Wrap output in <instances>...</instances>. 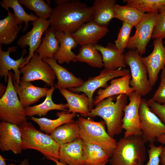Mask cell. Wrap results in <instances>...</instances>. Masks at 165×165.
I'll return each mask as SVG.
<instances>
[{"label": "cell", "mask_w": 165, "mask_h": 165, "mask_svg": "<svg viewBox=\"0 0 165 165\" xmlns=\"http://www.w3.org/2000/svg\"><path fill=\"white\" fill-rule=\"evenodd\" d=\"M56 5L48 19L56 31L73 33L85 24L93 20L91 7L78 0H55Z\"/></svg>", "instance_id": "1"}, {"label": "cell", "mask_w": 165, "mask_h": 165, "mask_svg": "<svg viewBox=\"0 0 165 165\" xmlns=\"http://www.w3.org/2000/svg\"><path fill=\"white\" fill-rule=\"evenodd\" d=\"M128 97L125 94L117 95L114 102V96L107 98L98 103L95 107L90 110L86 117L102 118L107 127V132L112 137L120 134L124 116L123 110L127 105Z\"/></svg>", "instance_id": "2"}, {"label": "cell", "mask_w": 165, "mask_h": 165, "mask_svg": "<svg viewBox=\"0 0 165 165\" xmlns=\"http://www.w3.org/2000/svg\"><path fill=\"white\" fill-rule=\"evenodd\" d=\"M145 143L140 135L120 138L109 159L110 165H144L146 158Z\"/></svg>", "instance_id": "3"}, {"label": "cell", "mask_w": 165, "mask_h": 165, "mask_svg": "<svg viewBox=\"0 0 165 165\" xmlns=\"http://www.w3.org/2000/svg\"><path fill=\"white\" fill-rule=\"evenodd\" d=\"M19 127L22 133L23 149L36 150L48 160H59L60 146L50 135L37 130L30 122H27Z\"/></svg>", "instance_id": "4"}, {"label": "cell", "mask_w": 165, "mask_h": 165, "mask_svg": "<svg viewBox=\"0 0 165 165\" xmlns=\"http://www.w3.org/2000/svg\"><path fill=\"white\" fill-rule=\"evenodd\" d=\"M80 137L84 142L97 145L102 148L110 157L117 141L106 131L103 120L96 122L90 118L79 117Z\"/></svg>", "instance_id": "5"}, {"label": "cell", "mask_w": 165, "mask_h": 165, "mask_svg": "<svg viewBox=\"0 0 165 165\" xmlns=\"http://www.w3.org/2000/svg\"><path fill=\"white\" fill-rule=\"evenodd\" d=\"M13 75L9 71L6 90L0 99V118L2 120L20 126L27 122V116L15 90Z\"/></svg>", "instance_id": "6"}, {"label": "cell", "mask_w": 165, "mask_h": 165, "mask_svg": "<svg viewBox=\"0 0 165 165\" xmlns=\"http://www.w3.org/2000/svg\"><path fill=\"white\" fill-rule=\"evenodd\" d=\"M141 57L136 50H129L124 54L125 63L130 68V85L134 91L144 96L152 90V86L149 81L147 69L141 61Z\"/></svg>", "instance_id": "7"}, {"label": "cell", "mask_w": 165, "mask_h": 165, "mask_svg": "<svg viewBox=\"0 0 165 165\" xmlns=\"http://www.w3.org/2000/svg\"><path fill=\"white\" fill-rule=\"evenodd\" d=\"M20 82L41 80L48 86H53L56 76L51 67L35 53L28 63L20 68Z\"/></svg>", "instance_id": "8"}, {"label": "cell", "mask_w": 165, "mask_h": 165, "mask_svg": "<svg viewBox=\"0 0 165 165\" xmlns=\"http://www.w3.org/2000/svg\"><path fill=\"white\" fill-rule=\"evenodd\" d=\"M139 115L141 136L146 143H154L158 137L165 134V125L151 110L145 99H141Z\"/></svg>", "instance_id": "9"}, {"label": "cell", "mask_w": 165, "mask_h": 165, "mask_svg": "<svg viewBox=\"0 0 165 165\" xmlns=\"http://www.w3.org/2000/svg\"><path fill=\"white\" fill-rule=\"evenodd\" d=\"M130 70L126 68L113 70L104 69L97 76L89 78L81 86L68 89L73 93L82 92L85 94L88 98L89 108L90 110L93 108L94 105L93 95L97 89L100 87L105 88L108 86L107 82L110 80L130 74Z\"/></svg>", "instance_id": "10"}, {"label": "cell", "mask_w": 165, "mask_h": 165, "mask_svg": "<svg viewBox=\"0 0 165 165\" xmlns=\"http://www.w3.org/2000/svg\"><path fill=\"white\" fill-rule=\"evenodd\" d=\"M158 16V12L145 13L135 27V33L130 37L127 46V49L136 50L141 55L145 53L147 44L152 38Z\"/></svg>", "instance_id": "11"}, {"label": "cell", "mask_w": 165, "mask_h": 165, "mask_svg": "<svg viewBox=\"0 0 165 165\" xmlns=\"http://www.w3.org/2000/svg\"><path fill=\"white\" fill-rule=\"evenodd\" d=\"M142 96L134 91L128 97L129 102L123 110L122 128L125 130L124 137L141 136L139 108Z\"/></svg>", "instance_id": "12"}, {"label": "cell", "mask_w": 165, "mask_h": 165, "mask_svg": "<svg viewBox=\"0 0 165 165\" xmlns=\"http://www.w3.org/2000/svg\"><path fill=\"white\" fill-rule=\"evenodd\" d=\"M31 24V29L24 35L20 36L17 41V44L22 49H25L27 46L29 47L27 59L20 68L28 63L40 46L42 35L50 25L48 20L41 18H39L36 21L32 22Z\"/></svg>", "instance_id": "13"}, {"label": "cell", "mask_w": 165, "mask_h": 165, "mask_svg": "<svg viewBox=\"0 0 165 165\" xmlns=\"http://www.w3.org/2000/svg\"><path fill=\"white\" fill-rule=\"evenodd\" d=\"M162 39L160 38L154 39L152 52L146 57H141V61L147 68L148 79L152 86L157 80L160 72L165 68V47Z\"/></svg>", "instance_id": "14"}, {"label": "cell", "mask_w": 165, "mask_h": 165, "mask_svg": "<svg viewBox=\"0 0 165 165\" xmlns=\"http://www.w3.org/2000/svg\"><path fill=\"white\" fill-rule=\"evenodd\" d=\"M22 133L18 125L2 120L0 123V149L20 154L23 150Z\"/></svg>", "instance_id": "15"}, {"label": "cell", "mask_w": 165, "mask_h": 165, "mask_svg": "<svg viewBox=\"0 0 165 165\" xmlns=\"http://www.w3.org/2000/svg\"><path fill=\"white\" fill-rule=\"evenodd\" d=\"M2 46L0 45V75L4 77L6 82H8L9 72L13 70L14 73L13 79L14 82L19 85L20 82V75L21 74L20 69V66L22 65L27 59V57H24L26 53V50L24 49L22 51L20 57L15 60L10 56L11 52H15L17 47L13 46L8 47L6 51L2 50Z\"/></svg>", "instance_id": "16"}, {"label": "cell", "mask_w": 165, "mask_h": 165, "mask_svg": "<svg viewBox=\"0 0 165 165\" xmlns=\"http://www.w3.org/2000/svg\"><path fill=\"white\" fill-rule=\"evenodd\" d=\"M108 31L107 26L99 25L92 20L83 24L71 35L78 45H94Z\"/></svg>", "instance_id": "17"}, {"label": "cell", "mask_w": 165, "mask_h": 165, "mask_svg": "<svg viewBox=\"0 0 165 165\" xmlns=\"http://www.w3.org/2000/svg\"><path fill=\"white\" fill-rule=\"evenodd\" d=\"M130 74L112 79L110 84L104 89H99L94 100V105H96L102 100L111 96L120 94L128 96L134 91L130 86Z\"/></svg>", "instance_id": "18"}, {"label": "cell", "mask_w": 165, "mask_h": 165, "mask_svg": "<svg viewBox=\"0 0 165 165\" xmlns=\"http://www.w3.org/2000/svg\"><path fill=\"white\" fill-rule=\"evenodd\" d=\"M52 68L57 79V82L54 85L55 89L78 88L82 86L84 81L80 78L75 76L67 69L59 64L54 58L43 60Z\"/></svg>", "instance_id": "19"}, {"label": "cell", "mask_w": 165, "mask_h": 165, "mask_svg": "<svg viewBox=\"0 0 165 165\" xmlns=\"http://www.w3.org/2000/svg\"><path fill=\"white\" fill-rule=\"evenodd\" d=\"M84 141L80 138L60 145L59 160L66 165H85L83 158Z\"/></svg>", "instance_id": "20"}, {"label": "cell", "mask_w": 165, "mask_h": 165, "mask_svg": "<svg viewBox=\"0 0 165 165\" xmlns=\"http://www.w3.org/2000/svg\"><path fill=\"white\" fill-rule=\"evenodd\" d=\"M13 85L20 102L24 108L46 96L50 89L34 86L31 82H20L19 85L14 82Z\"/></svg>", "instance_id": "21"}, {"label": "cell", "mask_w": 165, "mask_h": 165, "mask_svg": "<svg viewBox=\"0 0 165 165\" xmlns=\"http://www.w3.org/2000/svg\"><path fill=\"white\" fill-rule=\"evenodd\" d=\"M94 46L101 55L105 69L113 70L126 68L124 52L119 50L115 44L109 42L105 47L97 44Z\"/></svg>", "instance_id": "22"}, {"label": "cell", "mask_w": 165, "mask_h": 165, "mask_svg": "<svg viewBox=\"0 0 165 165\" xmlns=\"http://www.w3.org/2000/svg\"><path fill=\"white\" fill-rule=\"evenodd\" d=\"M56 35L60 41V47L54 58L59 64H69L71 61L75 62L76 55L72 50L78 44L71 33L56 31Z\"/></svg>", "instance_id": "23"}, {"label": "cell", "mask_w": 165, "mask_h": 165, "mask_svg": "<svg viewBox=\"0 0 165 165\" xmlns=\"http://www.w3.org/2000/svg\"><path fill=\"white\" fill-rule=\"evenodd\" d=\"M116 2V0H95L91 6L93 20L99 25L107 26L114 18V8Z\"/></svg>", "instance_id": "24"}, {"label": "cell", "mask_w": 165, "mask_h": 165, "mask_svg": "<svg viewBox=\"0 0 165 165\" xmlns=\"http://www.w3.org/2000/svg\"><path fill=\"white\" fill-rule=\"evenodd\" d=\"M59 90L67 101L68 113H79L83 117H86L89 114V101L85 94H79L75 93L66 89Z\"/></svg>", "instance_id": "25"}, {"label": "cell", "mask_w": 165, "mask_h": 165, "mask_svg": "<svg viewBox=\"0 0 165 165\" xmlns=\"http://www.w3.org/2000/svg\"><path fill=\"white\" fill-rule=\"evenodd\" d=\"M6 17L0 20V44H11L17 37L21 28L14 13L7 10Z\"/></svg>", "instance_id": "26"}, {"label": "cell", "mask_w": 165, "mask_h": 165, "mask_svg": "<svg viewBox=\"0 0 165 165\" xmlns=\"http://www.w3.org/2000/svg\"><path fill=\"white\" fill-rule=\"evenodd\" d=\"M60 146L80 138V128L77 120L65 123L55 129L50 135Z\"/></svg>", "instance_id": "27"}, {"label": "cell", "mask_w": 165, "mask_h": 165, "mask_svg": "<svg viewBox=\"0 0 165 165\" xmlns=\"http://www.w3.org/2000/svg\"><path fill=\"white\" fill-rule=\"evenodd\" d=\"M57 115L58 118L55 119L46 118H37L34 116H31L29 119L38 124L40 130L46 134H50L58 127L73 121L77 114L62 111L57 112Z\"/></svg>", "instance_id": "28"}, {"label": "cell", "mask_w": 165, "mask_h": 165, "mask_svg": "<svg viewBox=\"0 0 165 165\" xmlns=\"http://www.w3.org/2000/svg\"><path fill=\"white\" fill-rule=\"evenodd\" d=\"M54 89V86L51 87L46 96V99L42 103L25 108L27 116L30 117L35 115L41 116L46 115L49 111L54 110L67 112L68 108L67 104H57L53 101L52 95Z\"/></svg>", "instance_id": "29"}, {"label": "cell", "mask_w": 165, "mask_h": 165, "mask_svg": "<svg viewBox=\"0 0 165 165\" xmlns=\"http://www.w3.org/2000/svg\"><path fill=\"white\" fill-rule=\"evenodd\" d=\"M56 31L50 27L45 32L39 48L36 50L43 60L54 58L60 47V41L56 35Z\"/></svg>", "instance_id": "30"}, {"label": "cell", "mask_w": 165, "mask_h": 165, "mask_svg": "<svg viewBox=\"0 0 165 165\" xmlns=\"http://www.w3.org/2000/svg\"><path fill=\"white\" fill-rule=\"evenodd\" d=\"M110 156L101 147L84 142L83 158L85 165H100L109 161Z\"/></svg>", "instance_id": "31"}, {"label": "cell", "mask_w": 165, "mask_h": 165, "mask_svg": "<svg viewBox=\"0 0 165 165\" xmlns=\"http://www.w3.org/2000/svg\"><path fill=\"white\" fill-rule=\"evenodd\" d=\"M77 62L86 63L94 68H101L104 67L101 53L94 45L91 44L81 46L79 53L76 56L75 62Z\"/></svg>", "instance_id": "32"}, {"label": "cell", "mask_w": 165, "mask_h": 165, "mask_svg": "<svg viewBox=\"0 0 165 165\" xmlns=\"http://www.w3.org/2000/svg\"><path fill=\"white\" fill-rule=\"evenodd\" d=\"M143 13L135 8L127 4H116L114 8V18L135 27L144 16Z\"/></svg>", "instance_id": "33"}, {"label": "cell", "mask_w": 165, "mask_h": 165, "mask_svg": "<svg viewBox=\"0 0 165 165\" xmlns=\"http://www.w3.org/2000/svg\"><path fill=\"white\" fill-rule=\"evenodd\" d=\"M0 4L2 7L7 11L10 8L13 9L17 20L21 28V24L23 22L24 23V31L28 28L29 22L35 21L39 18L33 13L30 14L27 13L18 0H2L0 2Z\"/></svg>", "instance_id": "34"}, {"label": "cell", "mask_w": 165, "mask_h": 165, "mask_svg": "<svg viewBox=\"0 0 165 165\" xmlns=\"http://www.w3.org/2000/svg\"><path fill=\"white\" fill-rule=\"evenodd\" d=\"M123 2L144 13H159L165 6V0H124Z\"/></svg>", "instance_id": "35"}, {"label": "cell", "mask_w": 165, "mask_h": 165, "mask_svg": "<svg viewBox=\"0 0 165 165\" xmlns=\"http://www.w3.org/2000/svg\"><path fill=\"white\" fill-rule=\"evenodd\" d=\"M26 8L34 11L39 18L47 19L51 16L53 9L43 0H18Z\"/></svg>", "instance_id": "36"}, {"label": "cell", "mask_w": 165, "mask_h": 165, "mask_svg": "<svg viewBox=\"0 0 165 165\" xmlns=\"http://www.w3.org/2000/svg\"><path fill=\"white\" fill-rule=\"evenodd\" d=\"M133 26L126 23L123 22L115 45L119 50L124 52L130 37V34Z\"/></svg>", "instance_id": "37"}, {"label": "cell", "mask_w": 165, "mask_h": 165, "mask_svg": "<svg viewBox=\"0 0 165 165\" xmlns=\"http://www.w3.org/2000/svg\"><path fill=\"white\" fill-rule=\"evenodd\" d=\"M159 16L155 25L152 38L165 39V6L159 12Z\"/></svg>", "instance_id": "38"}, {"label": "cell", "mask_w": 165, "mask_h": 165, "mask_svg": "<svg viewBox=\"0 0 165 165\" xmlns=\"http://www.w3.org/2000/svg\"><path fill=\"white\" fill-rule=\"evenodd\" d=\"M160 85L152 98L160 104H165V68L161 71Z\"/></svg>", "instance_id": "39"}, {"label": "cell", "mask_w": 165, "mask_h": 165, "mask_svg": "<svg viewBox=\"0 0 165 165\" xmlns=\"http://www.w3.org/2000/svg\"><path fill=\"white\" fill-rule=\"evenodd\" d=\"M163 147L162 145L156 146L154 143L150 144L149 149L147 150L149 159L145 165H159L160 156Z\"/></svg>", "instance_id": "40"}, {"label": "cell", "mask_w": 165, "mask_h": 165, "mask_svg": "<svg viewBox=\"0 0 165 165\" xmlns=\"http://www.w3.org/2000/svg\"><path fill=\"white\" fill-rule=\"evenodd\" d=\"M147 103L151 110L165 125V104L158 103L151 98L147 100Z\"/></svg>", "instance_id": "41"}, {"label": "cell", "mask_w": 165, "mask_h": 165, "mask_svg": "<svg viewBox=\"0 0 165 165\" xmlns=\"http://www.w3.org/2000/svg\"><path fill=\"white\" fill-rule=\"evenodd\" d=\"M160 163L161 165H165V146H163L160 154Z\"/></svg>", "instance_id": "42"}, {"label": "cell", "mask_w": 165, "mask_h": 165, "mask_svg": "<svg viewBox=\"0 0 165 165\" xmlns=\"http://www.w3.org/2000/svg\"><path fill=\"white\" fill-rule=\"evenodd\" d=\"M156 141L160 143L165 144V134L158 137L156 139Z\"/></svg>", "instance_id": "43"}, {"label": "cell", "mask_w": 165, "mask_h": 165, "mask_svg": "<svg viewBox=\"0 0 165 165\" xmlns=\"http://www.w3.org/2000/svg\"><path fill=\"white\" fill-rule=\"evenodd\" d=\"M7 165H29L28 160L27 159H25L23 160L21 163L18 164H15L12 163L8 164Z\"/></svg>", "instance_id": "44"}, {"label": "cell", "mask_w": 165, "mask_h": 165, "mask_svg": "<svg viewBox=\"0 0 165 165\" xmlns=\"http://www.w3.org/2000/svg\"><path fill=\"white\" fill-rule=\"evenodd\" d=\"M0 165H6L5 159L1 154L0 155Z\"/></svg>", "instance_id": "45"}, {"label": "cell", "mask_w": 165, "mask_h": 165, "mask_svg": "<svg viewBox=\"0 0 165 165\" xmlns=\"http://www.w3.org/2000/svg\"><path fill=\"white\" fill-rule=\"evenodd\" d=\"M52 161L55 163L56 165H66L61 163L60 161H59L58 160L55 159H53Z\"/></svg>", "instance_id": "46"}, {"label": "cell", "mask_w": 165, "mask_h": 165, "mask_svg": "<svg viewBox=\"0 0 165 165\" xmlns=\"http://www.w3.org/2000/svg\"><path fill=\"white\" fill-rule=\"evenodd\" d=\"M106 164V163H105L100 165H105Z\"/></svg>", "instance_id": "47"}, {"label": "cell", "mask_w": 165, "mask_h": 165, "mask_svg": "<svg viewBox=\"0 0 165 165\" xmlns=\"http://www.w3.org/2000/svg\"><path fill=\"white\" fill-rule=\"evenodd\" d=\"M164 44H165V46H164V47H165V41H164Z\"/></svg>", "instance_id": "48"}]
</instances>
